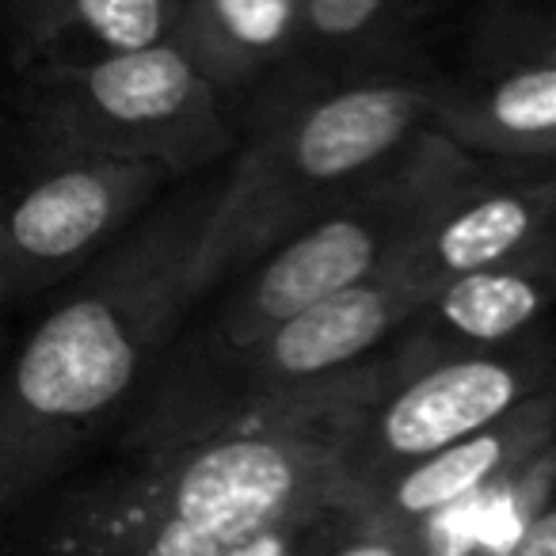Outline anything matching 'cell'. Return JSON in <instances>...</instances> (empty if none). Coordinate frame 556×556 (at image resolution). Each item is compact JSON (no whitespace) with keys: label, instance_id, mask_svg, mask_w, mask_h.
I'll list each match as a JSON object with an SVG mask.
<instances>
[{"label":"cell","instance_id":"cell-1","mask_svg":"<svg viewBox=\"0 0 556 556\" xmlns=\"http://www.w3.org/2000/svg\"><path fill=\"white\" fill-rule=\"evenodd\" d=\"M401 374V351L325 386L232 393L179 374L138 431L134 454L62 503L39 548L156 526L252 541L340 507L343 462L366 408Z\"/></svg>","mask_w":556,"mask_h":556},{"label":"cell","instance_id":"cell-13","mask_svg":"<svg viewBox=\"0 0 556 556\" xmlns=\"http://www.w3.org/2000/svg\"><path fill=\"white\" fill-rule=\"evenodd\" d=\"M431 130L480 161L556 172V65H510L462 88H439Z\"/></svg>","mask_w":556,"mask_h":556},{"label":"cell","instance_id":"cell-16","mask_svg":"<svg viewBox=\"0 0 556 556\" xmlns=\"http://www.w3.org/2000/svg\"><path fill=\"white\" fill-rule=\"evenodd\" d=\"M332 556H434V548L424 530H378L340 510V545Z\"/></svg>","mask_w":556,"mask_h":556},{"label":"cell","instance_id":"cell-6","mask_svg":"<svg viewBox=\"0 0 556 556\" xmlns=\"http://www.w3.org/2000/svg\"><path fill=\"white\" fill-rule=\"evenodd\" d=\"M548 389H556V363L545 343L522 340L442 358H416L401 348V374L366 408L351 439L340 507L408 465L488 431Z\"/></svg>","mask_w":556,"mask_h":556},{"label":"cell","instance_id":"cell-18","mask_svg":"<svg viewBox=\"0 0 556 556\" xmlns=\"http://www.w3.org/2000/svg\"><path fill=\"white\" fill-rule=\"evenodd\" d=\"M332 510L313 515V518H298V522H287V526H275V530L260 533V538H252L240 548H232L229 556H309L313 538H317L320 522H325Z\"/></svg>","mask_w":556,"mask_h":556},{"label":"cell","instance_id":"cell-15","mask_svg":"<svg viewBox=\"0 0 556 556\" xmlns=\"http://www.w3.org/2000/svg\"><path fill=\"white\" fill-rule=\"evenodd\" d=\"M389 0H302V39L320 47L358 42L374 31Z\"/></svg>","mask_w":556,"mask_h":556},{"label":"cell","instance_id":"cell-3","mask_svg":"<svg viewBox=\"0 0 556 556\" xmlns=\"http://www.w3.org/2000/svg\"><path fill=\"white\" fill-rule=\"evenodd\" d=\"M439 88L424 80H358L270 111L222 179L191 275L202 302L317 222L348 191L431 126Z\"/></svg>","mask_w":556,"mask_h":556},{"label":"cell","instance_id":"cell-12","mask_svg":"<svg viewBox=\"0 0 556 556\" xmlns=\"http://www.w3.org/2000/svg\"><path fill=\"white\" fill-rule=\"evenodd\" d=\"M184 0H4L12 70H73L172 42Z\"/></svg>","mask_w":556,"mask_h":556},{"label":"cell","instance_id":"cell-7","mask_svg":"<svg viewBox=\"0 0 556 556\" xmlns=\"http://www.w3.org/2000/svg\"><path fill=\"white\" fill-rule=\"evenodd\" d=\"M172 172L123 156L39 164L0 232V302L20 309L100 263L164 202Z\"/></svg>","mask_w":556,"mask_h":556},{"label":"cell","instance_id":"cell-11","mask_svg":"<svg viewBox=\"0 0 556 556\" xmlns=\"http://www.w3.org/2000/svg\"><path fill=\"white\" fill-rule=\"evenodd\" d=\"M556 302V240L522 260L472 270L442 287L404 328L416 358L472 355L522 343Z\"/></svg>","mask_w":556,"mask_h":556},{"label":"cell","instance_id":"cell-19","mask_svg":"<svg viewBox=\"0 0 556 556\" xmlns=\"http://www.w3.org/2000/svg\"><path fill=\"white\" fill-rule=\"evenodd\" d=\"M500 556H556V503H541Z\"/></svg>","mask_w":556,"mask_h":556},{"label":"cell","instance_id":"cell-14","mask_svg":"<svg viewBox=\"0 0 556 556\" xmlns=\"http://www.w3.org/2000/svg\"><path fill=\"white\" fill-rule=\"evenodd\" d=\"M302 42V0H184L172 47L217 88L240 92Z\"/></svg>","mask_w":556,"mask_h":556},{"label":"cell","instance_id":"cell-2","mask_svg":"<svg viewBox=\"0 0 556 556\" xmlns=\"http://www.w3.org/2000/svg\"><path fill=\"white\" fill-rule=\"evenodd\" d=\"M222 184L164 199L20 348L0 404V503L16 510L126 408L194 305L191 275Z\"/></svg>","mask_w":556,"mask_h":556},{"label":"cell","instance_id":"cell-4","mask_svg":"<svg viewBox=\"0 0 556 556\" xmlns=\"http://www.w3.org/2000/svg\"><path fill=\"white\" fill-rule=\"evenodd\" d=\"M484 172L480 156L427 126L370 179L232 282L210 328L206 358H237L309 305L389 270L434 210Z\"/></svg>","mask_w":556,"mask_h":556},{"label":"cell","instance_id":"cell-8","mask_svg":"<svg viewBox=\"0 0 556 556\" xmlns=\"http://www.w3.org/2000/svg\"><path fill=\"white\" fill-rule=\"evenodd\" d=\"M419 309L424 298L396 270H381L309 305L237 358H199L191 374L232 393H294L325 386L370 363L374 351L393 332H404Z\"/></svg>","mask_w":556,"mask_h":556},{"label":"cell","instance_id":"cell-10","mask_svg":"<svg viewBox=\"0 0 556 556\" xmlns=\"http://www.w3.org/2000/svg\"><path fill=\"white\" fill-rule=\"evenodd\" d=\"M556 446V389L533 396L488 431L462 439L351 500V518L378 530H424L503 484Z\"/></svg>","mask_w":556,"mask_h":556},{"label":"cell","instance_id":"cell-5","mask_svg":"<svg viewBox=\"0 0 556 556\" xmlns=\"http://www.w3.org/2000/svg\"><path fill=\"white\" fill-rule=\"evenodd\" d=\"M12 111L39 164L123 156L184 179L232 149L225 96L172 42L96 65L16 73Z\"/></svg>","mask_w":556,"mask_h":556},{"label":"cell","instance_id":"cell-17","mask_svg":"<svg viewBox=\"0 0 556 556\" xmlns=\"http://www.w3.org/2000/svg\"><path fill=\"white\" fill-rule=\"evenodd\" d=\"M500 35V50H495V62L503 70L510 65H556V16L541 20V24H515L503 27Z\"/></svg>","mask_w":556,"mask_h":556},{"label":"cell","instance_id":"cell-9","mask_svg":"<svg viewBox=\"0 0 556 556\" xmlns=\"http://www.w3.org/2000/svg\"><path fill=\"white\" fill-rule=\"evenodd\" d=\"M553 240L556 172L522 168L518 176H500L488 168L434 210L389 270H396L427 305L454 278L522 260Z\"/></svg>","mask_w":556,"mask_h":556}]
</instances>
